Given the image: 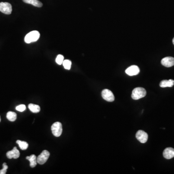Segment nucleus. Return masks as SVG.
I'll return each instance as SVG.
<instances>
[{
  "instance_id": "f257e3e1",
  "label": "nucleus",
  "mask_w": 174,
  "mask_h": 174,
  "mask_svg": "<svg viewBox=\"0 0 174 174\" xmlns=\"http://www.w3.org/2000/svg\"><path fill=\"white\" fill-rule=\"evenodd\" d=\"M147 92L144 88L137 87L133 90L131 94V98L134 100H139L146 96Z\"/></svg>"
},
{
  "instance_id": "6e6552de",
  "label": "nucleus",
  "mask_w": 174,
  "mask_h": 174,
  "mask_svg": "<svg viewBox=\"0 0 174 174\" xmlns=\"http://www.w3.org/2000/svg\"><path fill=\"white\" fill-rule=\"evenodd\" d=\"M139 72V68L136 65H131L125 70L126 73L130 76H136Z\"/></svg>"
},
{
  "instance_id": "6ab92c4d",
  "label": "nucleus",
  "mask_w": 174,
  "mask_h": 174,
  "mask_svg": "<svg viewBox=\"0 0 174 174\" xmlns=\"http://www.w3.org/2000/svg\"><path fill=\"white\" fill-rule=\"evenodd\" d=\"M64 60V57L62 55H59L56 59V62L59 65L63 64V62Z\"/></svg>"
},
{
  "instance_id": "9b49d317",
  "label": "nucleus",
  "mask_w": 174,
  "mask_h": 174,
  "mask_svg": "<svg viewBox=\"0 0 174 174\" xmlns=\"http://www.w3.org/2000/svg\"><path fill=\"white\" fill-rule=\"evenodd\" d=\"M163 156L166 159H170L174 157V149L172 148H167L164 150Z\"/></svg>"
},
{
  "instance_id": "1a4fd4ad",
  "label": "nucleus",
  "mask_w": 174,
  "mask_h": 174,
  "mask_svg": "<svg viewBox=\"0 0 174 174\" xmlns=\"http://www.w3.org/2000/svg\"><path fill=\"white\" fill-rule=\"evenodd\" d=\"M161 63L164 67H170L174 65V58L166 57L163 58L161 60Z\"/></svg>"
},
{
  "instance_id": "5701e85b",
  "label": "nucleus",
  "mask_w": 174,
  "mask_h": 174,
  "mask_svg": "<svg viewBox=\"0 0 174 174\" xmlns=\"http://www.w3.org/2000/svg\"><path fill=\"white\" fill-rule=\"evenodd\" d=\"M1 117H0V122H1Z\"/></svg>"
},
{
  "instance_id": "f03ea898",
  "label": "nucleus",
  "mask_w": 174,
  "mask_h": 174,
  "mask_svg": "<svg viewBox=\"0 0 174 174\" xmlns=\"http://www.w3.org/2000/svg\"><path fill=\"white\" fill-rule=\"evenodd\" d=\"M40 37V33L38 31H32L25 36L24 41L25 43L29 44L38 40Z\"/></svg>"
},
{
  "instance_id": "39448f33",
  "label": "nucleus",
  "mask_w": 174,
  "mask_h": 174,
  "mask_svg": "<svg viewBox=\"0 0 174 174\" xmlns=\"http://www.w3.org/2000/svg\"><path fill=\"white\" fill-rule=\"evenodd\" d=\"M50 153L46 150H44L40 155L37 157V162L39 165H44L49 159Z\"/></svg>"
},
{
  "instance_id": "f3484780",
  "label": "nucleus",
  "mask_w": 174,
  "mask_h": 174,
  "mask_svg": "<svg viewBox=\"0 0 174 174\" xmlns=\"http://www.w3.org/2000/svg\"><path fill=\"white\" fill-rule=\"evenodd\" d=\"M16 142L19 145L20 149H22V150H25L28 148V144L25 141H20V140H18Z\"/></svg>"
},
{
  "instance_id": "f8f14e48",
  "label": "nucleus",
  "mask_w": 174,
  "mask_h": 174,
  "mask_svg": "<svg viewBox=\"0 0 174 174\" xmlns=\"http://www.w3.org/2000/svg\"><path fill=\"white\" fill-rule=\"evenodd\" d=\"M174 85V80H163L160 83V86L162 88L172 87Z\"/></svg>"
},
{
  "instance_id": "ddd939ff",
  "label": "nucleus",
  "mask_w": 174,
  "mask_h": 174,
  "mask_svg": "<svg viewBox=\"0 0 174 174\" xmlns=\"http://www.w3.org/2000/svg\"><path fill=\"white\" fill-rule=\"evenodd\" d=\"M26 159H27L30 162V165L31 167L33 168L36 166L37 162L36 160L37 157L36 155L32 154L30 156L26 157Z\"/></svg>"
},
{
  "instance_id": "0eeeda50",
  "label": "nucleus",
  "mask_w": 174,
  "mask_h": 174,
  "mask_svg": "<svg viewBox=\"0 0 174 174\" xmlns=\"http://www.w3.org/2000/svg\"><path fill=\"white\" fill-rule=\"evenodd\" d=\"M135 136H136V139L142 143H145L148 139V134L144 131H138Z\"/></svg>"
},
{
  "instance_id": "20e7f679",
  "label": "nucleus",
  "mask_w": 174,
  "mask_h": 174,
  "mask_svg": "<svg viewBox=\"0 0 174 174\" xmlns=\"http://www.w3.org/2000/svg\"><path fill=\"white\" fill-rule=\"evenodd\" d=\"M12 11V5L9 2H0V12L6 15L11 14Z\"/></svg>"
},
{
  "instance_id": "4468645a",
  "label": "nucleus",
  "mask_w": 174,
  "mask_h": 174,
  "mask_svg": "<svg viewBox=\"0 0 174 174\" xmlns=\"http://www.w3.org/2000/svg\"><path fill=\"white\" fill-rule=\"evenodd\" d=\"M23 1L26 4H31L36 7H41L43 6L42 3L38 0H23Z\"/></svg>"
},
{
  "instance_id": "423d86ee",
  "label": "nucleus",
  "mask_w": 174,
  "mask_h": 174,
  "mask_svg": "<svg viewBox=\"0 0 174 174\" xmlns=\"http://www.w3.org/2000/svg\"><path fill=\"white\" fill-rule=\"evenodd\" d=\"M102 96L104 99L107 102H113L115 100V97L112 92L108 89H104L102 91Z\"/></svg>"
},
{
  "instance_id": "dca6fc26",
  "label": "nucleus",
  "mask_w": 174,
  "mask_h": 174,
  "mask_svg": "<svg viewBox=\"0 0 174 174\" xmlns=\"http://www.w3.org/2000/svg\"><path fill=\"white\" fill-rule=\"evenodd\" d=\"M17 114L14 112H9L6 115V118L10 121H14L17 119Z\"/></svg>"
},
{
  "instance_id": "9d476101",
  "label": "nucleus",
  "mask_w": 174,
  "mask_h": 174,
  "mask_svg": "<svg viewBox=\"0 0 174 174\" xmlns=\"http://www.w3.org/2000/svg\"><path fill=\"white\" fill-rule=\"evenodd\" d=\"M6 156L9 159H17L20 156V153L17 147H14L12 151H9L6 153Z\"/></svg>"
},
{
  "instance_id": "7ed1b4c3",
  "label": "nucleus",
  "mask_w": 174,
  "mask_h": 174,
  "mask_svg": "<svg viewBox=\"0 0 174 174\" xmlns=\"http://www.w3.org/2000/svg\"><path fill=\"white\" fill-rule=\"evenodd\" d=\"M52 133L56 137H59L62 135L63 132V127L62 123L60 122H56L54 123L51 126Z\"/></svg>"
},
{
  "instance_id": "2eb2a0df",
  "label": "nucleus",
  "mask_w": 174,
  "mask_h": 174,
  "mask_svg": "<svg viewBox=\"0 0 174 174\" xmlns=\"http://www.w3.org/2000/svg\"><path fill=\"white\" fill-rule=\"evenodd\" d=\"M28 107L31 111L34 113H37L40 111V107L39 105H37V104H29Z\"/></svg>"
},
{
  "instance_id": "aec40b11",
  "label": "nucleus",
  "mask_w": 174,
  "mask_h": 174,
  "mask_svg": "<svg viewBox=\"0 0 174 174\" xmlns=\"http://www.w3.org/2000/svg\"><path fill=\"white\" fill-rule=\"evenodd\" d=\"M2 167H3V168H2V169L0 170V174H5L6 173L7 169L9 167H8V166L7 165L5 162L3 163Z\"/></svg>"
},
{
  "instance_id": "412c9836",
  "label": "nucleus",
  "mask_w": 174,
  "mask_h": 174,
  "mask_svg": "<svg viewBox=\"0 0 174 174\" xmlns=\"http://www.w3.org/2000/svg\"><path fill=\"white\" fill-rule=\"evenodd\" d=\"M15 109L19 111L23 112L25 111V109H26V106L24 104H20V105L17 106L15 108Z\"/></svg>"
},
{
  "instance_id": "a211bd4d",
  "label": "nucleus",
  "mask_w": 174,
  "mask_h": 174,
  "mask_svg": "<svg viewBox=\"0 0 174 174\" xmlns=\"http://www.w3.org/2000/svg\"><path fill=\"white\" fill-rule=\"evenodd\" d=\"M63 64L65 69L70 70L71 69V64H72L71 60H63Z\"/></svg>"
},
{
  "instance_id": "4be33fe9",
  "label": "nucleus",
  "mask_w": 174,
  "mask_h": 174,
  "mask_svg": "<svg viewBox=\"0 0 174 174\" xmlns=\"http://www.w3.org/2000/svg\"><path fill=\"white\" fill-rule=\"evenodd\" d=\"M173 44H174V38H173Z\"/></svg>"
}]
</instances>
